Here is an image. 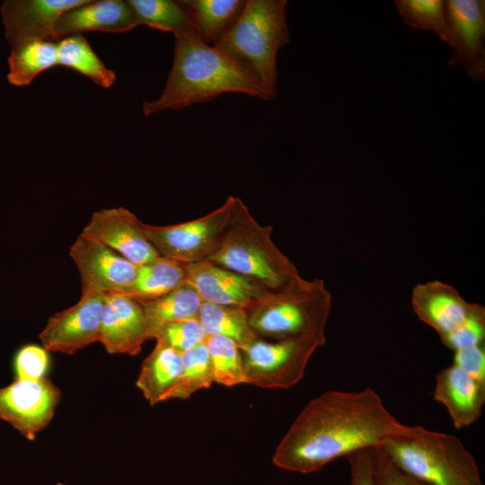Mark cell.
I'll return each mask as SVG.
<instances>
[{
	"instance_id": "1",
	"label": "cell",
	"mask_w": 485,
	"mask_h": 485,
	"mask_svg": "<svg viewBox=\"0 0 485 485\" xmlns=\"http://www.w3.org/2000/svg\"><path fill=\"white\" fill-rule=\"evenodd\" d=\"M408 429L370 387L357 392L328 391L303 408L272 461L287 471L311 473L340 457L379 447Z\"/></svg>"
},
{
	"instance_id": "37",
	"label": "cell",
	"mask_w": 485,
	"mask_h": 485,
	"mask_svg": "<svg viewBox=\"0 0 485 485\" xmlns=\"http://www.w3.org/2000/svg\"><path fill=\"white\" fill-rule=\"evenodd\" d=\"M57 485H66V484L61 483V482H57Z\"/></svg>"
},
{
	"instance_id": "34",
	"label": "cell",
	"mask_w": 485,
	"mask_h": 485,
	"mask_svg": "<svg viewBox=\"0 0 485 485\" xmlns=\"http://www.w3.org/2000/svg\"><path fill=\"white\" fill-rule=\"evenodd\" d=\"M374 453V485H428L398 468L381 446Z\"/></svg>"
},
{
	"instance_id": "17",
	"label": "cell",
	"mask_w": 485,
	"mask_h": 485,
	"mask_svg": "<svg viewBox=\"0 0 485 485\" xmlns=\"http://www.w3.org/2000/svg\"><path fill=\"white\" fill-rule=\"evenodd\" d=\"M476 305L466 301L455 287L439 280L418 284L411 294L414 313L439 337L461 324Z\"/></svg>"
},
{
	"instance_id": "2",
	"label": "cell",
	"mask_w": 485,
	"mask_h": 485,
	"mask_svg": "<svg viewBox=\"0 0 485 485\" xmlns=\"http://www.w3.org/2000/svg\"><path fill=\"white\" fill-rule=\"evenodd\" d=\"M174 36V59L165 87L157 100L144 101L145 116L181 110L226 93L270 100L257 78L216 48L202 42L193 31Z\"/></svg>"
},
{
	"instance_id": "36",
	"label": "cell",
	"mask_w": 485,
	"mask_h": 485,
	"mask_svg": "<svg viewBox=\"0 0 485 485\" xmlns=\"http://www.w3.org/2000/svg\"><path fill=\"white\" fill-rule=\"evenodd\" d=\"M375 448L359 450L347 456L350 485H374Z\"/></svg>"
},
{
	"instance_id": "21",
	"label": "cell",
	"mask_w": 485,
	"mask_h": 485,
	"mask_svg": "<svg viewBox=\"0 0 485 485\" xmlns=\"http://www.w3.org/2000/svg\"><path fill=\"white\" fill-rule=\"evenodd\" d=\"M192 31L204 43L215 44L240 16L245 1L181 0Z\"/></svg>"
},
{
	"instance_id": "10",
	"label": "cell",
	"mask_w": 485,
	"mask_h": 485,
	"mask_svg": "<svg viewBox=\"0 0 485 485\" xmlns=\"http://www.w3.org/2000/svg\"><path fill=\"white\" fill-rule=\"evenodd\" d=\"M450 32L452 55L448 64L462 65L473 81L485 79V1H443Z\"/></svg>"
},
{
	"instance_id": "25",
	"label": "cell",
	"mask_w": 485,
	"mask_h": 485,
	"mask_svg": "<svg viewBox=\"0 0 485 485\" xmlns=\"http://www.w3.org/2000/svg\"><path fill=\"white\" fill-rule=\"evenodd\" d=\"M8 65L9 84L29 85L39 74L57 66V41L30 40L11 48Z\"/></svg>"
},
{
	"instance_id": "30",
	"label": "cell",
	"mask_w": 485,
	"mask_h": 485,
	"mask_svg": "<svg viewBox=\"0 0 485 485\" xmlns=\"http://www.w3.org/2000/svg\"><path fill=\"white\" fill-rule=\"evenodd\" d=\"M394 4L408 26L431 31L449 45L450 32L444 16L443 0H396Z\"/></svg>"
},
{
	"instance_id": "12",
	"label": "cell",
	"mask_w": 485,
	"mask_h": 485,
	"mask_svg": "<svg viewBox=\"0 0 485 485\" xmlns=\"http://www.w3.org/2000/svg\"><path fill=\"white\" fill-rule=\"evenodd\" d=\"M81 235L106 245L137 266L161 256L149 241L145 224L122 207L93 212Z\"/></svg>"
},
{
	"instance_id": "11",
	"label": "cell",
	"mask_w": 485,
	"mask_h": 485,
	"mask_svg": "<svg viewBox=\"0 0 485 485\" xmlns=\"http://www.w3.org/2000/svg\"><path fill=\"white\" fill-rule=\"evenodd\" d=\"M105 294L96 290L82 292L73 306L49 317L39 337L48 351L75 354L99 341Z\"/></svg>"
},
{
	"instance_id": "22",
	"label": "cell",
	"mask_w": 485,
	"mask_h": 485,
	"mask_svg": "<svg viewBox=\"0 0 485 485\" xmlns=\"http://www.w3.org/2000/svg\"><path fill=\"white\" fill-rule=\"evenodd\" d=\"M140 303L148 340L155 339L161 330L171 323L198 318L202 300L195 289L185 281L160 297Z\"/></svg>"
},
{
	"instance_id": "32",
	"label": "cell",
	"mask_w": 485,
	"mask_h": 485,
	"mask_svg": "<svg viewBox=\"0 0 485 485\" xmlns=\"http://www.w3.org/2000/svg\"><path fill=\"white\" fill-rule=\"evenodd\" d=\"M207 337L198 319L190 318L165 326L155 340L183 353L206 342Z\"/></svg>"
},
{
	"instance_id": "29",
	"label": "cell",
	"mask_w": 485,
	"mask_h": 485,
	"mask_svg": "<svg viewBox=\"0 0 485 485\" xmlns=\"http://www.w3.org/2000/svg\"><path fill=\"white\" fill-rule=\"evenodd\" d=\"M214 383L210 357L206 342L182 353V371L170 399H188Z\"/></svg>"
},
{
	"instance_id": "5",
	"label": "cell",
	"mask_w": 485,
	"mask_h": 485,
	"mask_svg": "<svg viewBox=\"0 0 485 485\" xmlns=\"http://www.w3.org/2000/svg\"><path fill=\"white\" fill-rule=\"evenodd\" d=\"M381 447L398 468L428 485H483L474 457L455 436L409 426Z\"/></svg>"
},
{
	"instance_id": "26",
	"label": "cell",
	"mask_w": 485,
	"mask_h": 485,
	"mask_svg": "<svg viewBox=\"0 0 485 485\" xmlns=\"http://www.w3.org/2000/svg\"><path fill=\"white\" fill-rule=\"evenodd\" d=\"M57 65L79 72L103 88L110 87L116 80L115 73L102 63L82 34L57 40Z\"/></svg>"
},
{
	"instance_id": "20",
	"label": "cell",
	"mask_w": 485,
	"mask_h": 485,
	"mask_svg": "<svg viewBox=\"0 0 485 485\" xmlns=\"http://www.w3.org/2000/svg\"><path fill=\"white\" fill-rule=\"evenodd\" d=\"M182 371V353L156 341L153 351L145 358L137 386L150 404L170 400Z\"/></svg>"
},
{
	"instance_id": "14",
	"label": "cell",
	"mask_w": 485,
	"mask_h": 485,
	"mask_svg": "<svg viewBox=\"0 0 485 485\" xmlns=\"http://www.w3.org/2000/svg\"><path fill=\"white\" fill-rule=\"evenodd\" d=\"M90 0H6L1 6L5 38L11 48L30 40H52L65 12Z\"/></svg>"
},
{
	"instance_id": "24",
	"label": "cell",
	"mask_w": 485,
	"mask_h": 485,
	"mask_svg": "<svg viewBox=\"0 0 485 485\" xmlns=\"http://www.w3.org/2000/svg\"><path fill=\"white\" fill-rule=\"evenodd\" d=\"M198 319L207 336L228 338L242 351L259 339L249 323L247 310L243 308L202 301Z\"/></svg>"
},
{
	"instance_id": "35",
	"label": "cell",
	"mask_w": 485,
	"mask_h": 485,
	"mask_svg": "<svg viewBox=\"0 0 485 485\" xmlns=\"http://www.w3.org/2000/svg\"><path fill=\"white\" fill-rule=\"evenodd\" d=\"M453 364L477 381L485 383V344L454 351Z\"/></svg>"
},
{
	"instance_id": "31",
	"label": "cell",
	"mask_w": 485,
	"mask_h": 485,
	"mask_svg": "<svg viewBox=\"0 0 485 485\" xmlns=\"http://www.w3.org/2000/svg\"><path fill=\"white\" fill-rule=\"evenodd\" d=\"M442 343L457 351L485 344V308L477 304L472 313L456 328L440 337Z\"/></svg>"
},
{
	"instance_id": "7",
	"label": "cell",
	"mask_w": 485,
	"mask_h": 485,
	"mask_svg": "<svg viewBox=\"0 0 485 485\" xmlns=\"http://www.w3.org/2000/svg\"><path fill=\"white\" fill-rule=\"evenodd\" d=\"M322 341L310 337L274 340L260 338L242 351L246 384L287 389L304 377L307 364Z\"/></svg>"
},
{
	"instance_id": "28",
	"label": "cell",
	"mask_w": 485,
	"mask_h": 485,
	"mask_svg": "<svg viewBox=\"0 0 485 485\" xmlns=\"http://www.w3.org/2000/svg\"><path fill=\"white\" fill-rule=\"evenodd\" d=\"M206 345L215 383L227 387L246 384L242 350L232 340L208 336Z\"/></svg>"
},
{
	"instance_id": "3",
	"label": "cell",
	"mask_w": 485,
	"mask_h": 485,
	"mask_svg": "<svg viewBox=\"0 0 485 485\" xmlns=\"http://www.w3.org/2000/svg\"><path fill=\"white\" fill-rule=\"evenodd\" d=\"M272 227L261 225L244 203L234 197L227 227L207 260L237 273L269 293L303 287L293 262L275 245Z\"/></svg>"
},
{
	"instance_id": "6",
	"label": "cell",
	"mask_w": 485,
	"mask_h": 485,
	"mask_svg": "<svg viewBox=\"0 0 485 485\" xmlns=\"http://www.w3.org/2000/svg\"><path fill=\"white\" fill-rule=\"evenodd\" d=\"M331 302L323 280H308L295 289L267 293L247 310L249 323L259 338L310 337L325 344Z\"/></svg>"
},
{
	"instance_id": "4",
	"label": "cell",
	"mask_w": 485,
	"mask_h": 485,
	"mask_svg": "<svg viewBox=\"0 0 485 485\" xmlns=\"http://www.w3.org/2000/svg\"><path fill=\"white\" fill-rule=\"evenodd\" d=\"M287 0H247L228 31L213 47L251 73L270 100L277 95L278 51L290 40Z\"/></svg>"
},
{
	"instance_id": "15",
	"label": "cell",
	"mask_w": 485,
	"mask_h": 485,
	"mask_svg": "<svg viewBox=\"0 0 485 485\" xmlns=\"http://www.w3.org/2000/svg\"><path fill=\"white\" fill-rule=\"evenodd\" d=\"M184 267L185 281L203 302L249 310L269 293L255 282L208 260Z\"/></svg>"
},
{
	"instance_id": "13",
	"label": "cell",
	"mask_w": 485,
	"mask_h": 485,
	"mask_svg": "<svg viewBox=\"0 0 485 485\" xmlns=\"http://www.w3.org/2000/svg\"><path fill=\"white\" fill-rule=\"evenodd\" d=\"M82 284V292L125 293L133 284L138 266L106 245L79 235L70 248Z\"/></svg>"
},
{
	"instance_id": "27",
	"label": "cell",
	"mask_w": 485,
	"mask_h": 485,
	"mask_svg": "<svg viewBox=\"0 0 485 485\" xmlns=\"http://www.w3.org/2000/svg\"><path fill=\"white\" fill-rule=\"evenodd\" d=\"M137 25L170 31L173 34L192 31L189 17L178 1L128 0Z\"/></svg>"
},
{
	"instance_id": "9",
	"label": "cell",
	"mask_w": 485,
	"mask_h": 485,
	"mask_svg": "<svg viewBox=\"0 0 485 485\" xmlns=\"http://www.w3.org/2000/svg\"><path fill=\"white\" fill-rule=\"evenodd\" d=\"M60 398V390L48 378H15L0 388V419L25 438L34 440L52 420Z\"/></svg>"
},
{
	"instance_id": "16",
	"label": "cell",
	"mask_w": 485,
	"mask_h": 485,
	"mask_svg": "<svg viewBox=\"0 0 485 485\" xmlns=\"http://www.w3.org/2000/svg\"><path fill=\"white\" fill-rule=\"evenodd\" d=\"M147 340L142 304L120 293L105 294L99 341L110 354L134 356Z\"/></svg>"
},
{
	"instance_id": "23",
	"label": "cell",
	"mask_w": 485,
	"mask_h": 485,
	"mask_svg": "<svg viewBox=\"0 0 485 485\" xmlns=\"http://www.w3.org/2000/svg\"><path fill=\"white\" fill-rule=\"evenodd\" d=\"M184 264L159 256L138 266L136 278L130 287L120 293L143 302L160 297L185 282Z\"/></svg>"
},
{
	"instance_id": "19",
	"label": "cell",
	"mask_w": 485,
	"mask_h": 485,
	"mask_svg": "<svg viewBox=\"0 0 485 485\" xmlns=\"http://www.w3.org/2000/svg\"><path fill=\"white\" fill-rule=\"evenodd\" d=\"M433 398L445 407L454 427L462 429L481 417L485 403V383L452 364L436 374Z\"/></svg>"
},
{
	"instance_id": "8",
	"label": "cell",
	"mask_w": 485,
	"mask_h": 485,
	"mask_svg": "<svg viewBox=\"0 0 485 485\" xmlns=\"http://www.w3.org/2000/svg\"><path fill=\"white\" fill-rule=\"evenodd\" d=\"M233 196L211 213L171 225H149L145 230L161 256L182 264L207 260L221 240L229 223Z\"/></svg>"
},
{
	"instance_id": "18",
	"label": "cell",
	"mask_w": 485,
	"mask_h": 485,
	"mask_svg": "<svg viewBox=\"0 0 485 485\" xmlns=\"http://www.w3.org/2000/svg\"><path fill=\"white\" fill-rule=\"evenodd\" d=\"M137 26L135 14L128 1L90 0L59 16L54 27V37L57 41L90 31L127 32Z\"/></svg>"
},
{
	"instance_id": "33",
	"label": "cell",
	"mask_w": 485,
	"mask_h": 485,
	"mask_svg": "<svg viewBox=\"0 0 485 485\" xmlns=\"http://www.w3.org/2000/svg\"><path fill=\"white\" fill-rule=\"evenodd\" d=\"M49 366V356L44 347L27 344L18 349L13 359L15 378L39 380L44 377Z\"/></svg>"
}]
</instances>
